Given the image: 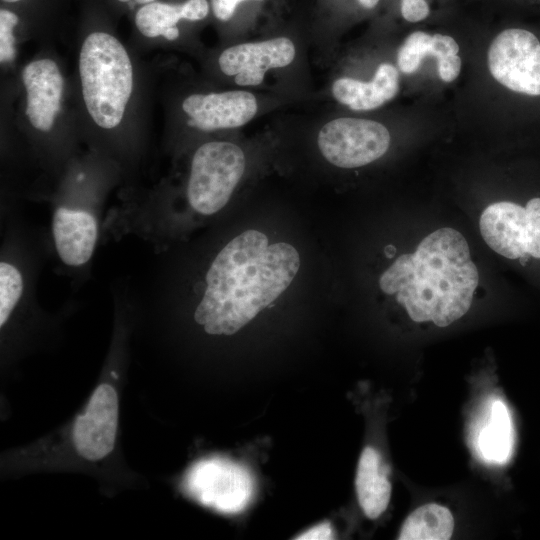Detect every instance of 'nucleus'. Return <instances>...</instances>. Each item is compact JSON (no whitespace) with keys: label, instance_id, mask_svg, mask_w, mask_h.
Instances as JSON below:
<instances>
[{"label":"nucleus","instance_id":"f257e3e1","mask_svg":"<svg viewBox=\"0 0 540 540\" xmlns=\"http://www.w3.org/2000/svg\"><path fill=\"white\" fill-rule=\"evenodd\" d=\"M300 262L293 245L269 244L258 230L242 232L210 264L195 322L209 335L235 334L289 287Z\"/></svg>","mask_w":540,"mask_h":540},{"label":"nucleus","instance_id":"f03ea898","mask_svg":"<svg viewBox=\"0 0 540 540\" xmlns=\"http://www.w3.org/2000/svg\"><path fill=\"white\" fill-rule=\"evenodd\" d=\"M478 282L466 239L444 227L423 238L414 253L399 256L379 286L396 294L413 321L446 327L468 312Z\"/></svg>","mask_w":540,"mask_h":540},{"label":"nucleus","instance_id":"7ed1b4c3","mask_svg":"<svg viewBox=\"0 0 540 540\" xmlns=\"http://www.w3.org/2000/svg\"><path fill=\"white\" fill-rule=\"evenodd\" d=\"M79 72L86 108L94 122L105 129L122 120L133 88L130 58L112 35L93 32L84 40Z\"/></svg>","mask_w":540,"mask_h":540},{"label":"nucleus","instance_id":"20e7f679","mask_svg":"<svg viewBox=\"0 0 540 540\" xmlns=\"http://www.w3.org/2000/svg\"><path fill=\"white\" fill-rule=\"evenodd\" d=\"M245 170L242 149L230 142L213 141L194 153L187 199L198 214L212 215L230 200Z\"/></svg>","mask_w":540,"mask_h":540},{"label":"nucleus","instance_id":"39448f33","mask_svg":"<svg viewBox=\"0 0 540 540\" xmlns=\"http://www.w3.org/2000/svg\"><path fill=\"white\" fill-rule=\"evenodd\" d=\"M182 490L191 499L222 514H237L251 503L255 483L244 466L222 457L194 463L182 480Z\"/></svg>","mask_w":540,"mask_h":540},{"label":"nucleus","instance_id":"423d86ee","mask_svg":"<svg viewBox=\"0 0 540 540\" xmlns=\"http://www.w3.org/2000/svg\"><path fill=\"white\" fill-rule=\"evenodd\" d=\"M119 425V393L110 381L100 382L69 426V444L76 456L97 463L115 449Z\"/></svg>","mask_w":540,"mask_h":540},{"label":"nucleus","instance_id":"0eeeda50","mask_svg":"<svg viewBox=\"0 0 540 540\" xmlns=\"http://www.w3.org/2000/svg\"><path fill=\"white\" fill-rule=\"evenodd\" d=\"M539 216L538 197L529 200L526 207L507 201L493 203L481 214L480 232L493 251L508 259L527 254L540 259Z\"/></svg>","mask_w":540,"mask_h":540},{"label":"nucleus","instance_id":"6e6552de","mask_svg":"<svg viewBox=\"0 0 540 540\" xmlns=\"http://www.w3.org/2000/svg\"><path fill=\"white\" fill-rule=\"evenodd\" d=\"M390 134L376 121L342 117L326 123L317 144L323 157L340 168H356L382 157L389 148Z\"/></svg>","mask_w":540,"mask_h":540},{"label":"nucleus","instance_id":"1a4fd4ad","mask_svg":"<svg viewBox=\"0 0 540 540\" xmlns=\"http://www.w3.org/2000/svg\"><path fill=\"white\" fill-rule=\"evenodd\" d=\"M492 76L508 89L531 96L540 95V42L524 29L502 31L488 51Z\"/></svg>","mask_w":540,"mask_h":540},{"label":"nucleus","instance_id":"9d476101","mask_svg":"<svg viewBox=\"0 0 540 540\" xmlns=\"http://www.w3.org/2000/svg\"><path fill=\"white\" fill-rule=\"evenodd\" d=\"M294 57V43L289 38L278 37L229 47L221 53L218 62L224 74L235 76L236 84L256 86L263 82L267 70L285 67Z\"/></svg>","mask_w":540,"mask_h":540},{"label":"nucleus","instance_id":"9b49d317","mask_svg":"<svg viewBox=\"0 0 540 540\" xmlns=\"http://www.w3.org/2000/svg\"><path fill=\"white\" fill-rule=\"evenodd\" d=\"M188 125L203 131L240 127L257 113L255 96L247 91L192 94L182 103Z\"/></svg>","mask_w":540,"mask_h":540},{"label":"nucleus","instance_id":"f8f14e48","mask_svg":"<svg viewBox=\"0 0 540 540\" xmlns=\"http://www.w3.org/2000/svg\"><path fill=\"white\" fill-rule=\"evenodd\" d=\"M98 222L89 211L58 207L52 216V236L60 260L80 267L92 257L98 240Z\"/></svg>","mask_w":540,"mask_h":540},{"label":"nucleus","instance_id":"ddd939ff","mask_svg":"<svg viewBox=\"0 0 540 540\" xmlns=\"http://www.w3.org/2000/svg\"><path fill=\"white\" fill-rule=\"evenodd\" d=\"M475 455L484 463L504 465L512 455L514 430L506 404L491 397L473 423L470 437Z\"/></svg>","mask_w":540,"mask_h":540},{"label":"nucleus","instance_id":"4468645a","mask_svg":"<svg viewBox=\"0 0 540 540\" xmlns=\"http://www.w3.org/2000/svg\"><path fill=\"white\" fill-rule=\"evenodd\" d=\"M27 93L26 115L38 130L49 131L60 110L63 78L57 64L50 59L29 63L22 72Z\"/></svg>","mask_w":540,"mask_h":540},{"label":"nucleus","instance_id":"2eb2a0df","mask_svg":"<svg viewBox=\"0 0 540 540\" xmlns=\"http://www.w3.org/2000/svg\"><path fill=\"white\" fill-rule=\"evenodd\" d=\"M399 90L397 69L388 63L379 65L369 82L343 77L332 85V94L341 104L352 110L376 109L395 97Z\"/></svg>","mask_w":540,"mask_h":540},{"label":"nucleus","instance_id":"dca6fc26","mask_svg":"<svg viewBox=\"0 0 540 540\" xmlns=\"http://www.w3.org/2000/svg\"><path fill=\"white\" fill-rule=\"evenodd\" d=\"M209 13L207 0H186L181 4L151 2L139 8L135 15V24L146 37L163 36L175 40L179 36L177 23L181 19L198 21Z\"/></svg>","mask_w":540,"mask_h":540},{"label":"nucleus","instance_id":"f3484780","mask_svg":"<svg viewBox=\"0 0 540 540\" xmlns=\"http://www.w3.org/2000/svg\"><path fill=\"white\" fill-rule=\"evenodd\" d=\"M355 486L364 514L370 519L378 518L388 507L391 484L381 455L372 447H366L361 453Z\"/></svg>","mask_w":540,"mask_h":540},{"label":"nucleus","instance_id":"a211bd4d","mask_svg":"<svg viewBox=\"0 0 540 540\" xmlns=\"http://www.w3.org/2000/svg\"><path fill=\"white\" fill-rule=\"evenodd\" d=\"M454 529L450 510L436 503H428L414 510L404 521L400 540H447Z\"/></svg>","mask_w":540,"mask_h":540},{"label":"nucleus","instance_id":"6ab92c4d","mask_svg":"<svg viewBox=\"0 0 540 540\" xmlns=\"http://www.w3.org/2000/svg\"><path fill=\"white\" fill-rule=\"evenodd\" d=\"M24 281L19 269L12 263H0V326L10 320L23 294Z\"/></svg>","mask_w":540,"mask_h":540},{"label":"nucleus","instance_id":"aec40b11","mask_svg":"<svg viewBox=\"0 0 540 540\" xmlns=\"http://www.w3.org/2000/svg\"><path fill=\"white\" fill-rule=\"evenodd\" d=\"M432 36L416 31L410 34L397 53V65L403 73H413L419 66L423 58L431 53Z\"/></svg>","mask_w":540,"mask_h":540},{"label":"nucleus","instance_id":"412c9836","mask_svg":"<svg viewBox=\"0 0 540 540\" xmlns=\"http://www.w3.org/2000/svg\"><path fill=\"white\" fill-rule=\"evenodd\" d=\"M19 17L13 11L1 8L0 10V61L9 62L14 59L13 29L18 24Z\"/></svg>","mask_w":540,"mask_h":540},{"label":"nucleus","instance_id":"4be33fe9","mask_svg":"<svg viewBox=\"0 0 540 540\" xmlns=\"http://www.w3.org/2000/svg\"><path fill=\"white\" fill-rule=\"evenodd\" d=\"M459 46L457 42L448 35L435 34L432 36L431 56L437 58V62L452 55H457Z\"/></svg>","mask_w":540,"mask_h":540},{"label":"nucleus","instance_id":"5701e85b","mask_svg":"<svg viewBox=\"0 0 540 540\" xmlns=\"http://www.w3.org/2000/svg\"><path fill=\"white\" fill-rule=\"evenodd\" d=\"M401 14L409 22H418L429 14V6L425 0H401Z\"/></svg>","mask_w":540,"mask_h":540},{"label":"nucleus","instance_id":"b1692460","mask_svg":"<svg viewBox=\"0 0 540 540\" xmlns=\"http://www.w3.org/2000/svg\"><path fill=\"white\" fill-rule=\"evenodd\" d=\"M437 66L440 78L445 82H452L460 73L461 58L458 55H452L437 62Z\"/></svg>","mask_w":540,"mask_h":540},{"label":"nucleus","instance_id":"393cba45","mask_svg":"<svg viewBox=\"0 0 540 540\" xmlns=\"http://www.w3.org/2000/svg\"><path fill=\"white\" fill-rule=\"evenodd\" d=\"M246 0H211L214 16L220 21H228L235 13L237 6Z\"/></svg>","mask_w":540,"mask_h":540},{"label":"nucleus","instance_id":"a878e982","mask_svg":"<svg viewBox=\"0 0 540 540\" xmlns=\"http://www.w3.org/2000/svg\"><path fill=\"white\" fill-rule=\"evenodd\" d=\"M334 533L329 522H322L295 537L301 540L333 539Z\"/></svg>","mask_w":540,"mask_h":540},{"label":"nucleus","instance_id":"bb28decb","mask_svg":"<svg viewBox=\"0 0 540 540\" xmlns=\"http://www.w3.org/2000/svg\"><path fill=\"white\" fill-rule=\"evenodd\" d=\"M358 2L364 8L372 9L378 4L379 0H358Z\"/></svg>","mask_w":540,"mask_h":540},{"label":"nucleus","instance_id":"cd10ccee","mask_svg":"<svg viewBox=\"0 0 540 540\" xmlns=\"http://www.w3.org/2000/svg\"><path fill=\"white\" fill-rule=\"evenodd\" d=\"M118 2H121V3H127V2H130V1H135L137 4H148V3H151V2H155L156 0H116Z\"/></svg>","mask_w":540,"mask_h":540},{"label":"nucleus","instance_id":"c85d7f7f","mask_svg":"<svg viewBox=\"0 0 540 540\" xmlns=\"http://www.w3.org/2000/svg\"><path fill=\"white\" fill-rule=\"evenodd\" d=\"M2 1L5 2V3H18V2H20L22 0H2Z\"/></svg>","mask_w":540,"mask_h":540}]
</instances>
